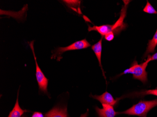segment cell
Returning a JSON list of instances; mask_svg holds the SVG:
<instances>
[{
    "label": "cell",
    "mask_w": 157,
    "mask_h": 117,
    "mask_svg": "<svg viewBox=\"0 0 157 117\" xmlns=\"http://www.w3.org/2000/svg\"><path fill=\"white\" fill-rule=\"evenodd\" d=\"M128 2H127V3L125 4L124 7L122 8L121 11L120 18L113 25L106 24V25L98 26L94 25L93 27L89 26L88 31H98L103 37L111 32H113L114 34H117L121 31L123 30V29L126 27V24L124 23V19L126 16L127 7Z\"/></svg>",
    "instance_id": "6da1fadb"
},
{
    "label": "cell",
    "mask_w": 157,
    "mask_h": 117,
    "mask_svg": "<svg viewBox=\"0 0 157 117\" xmlns=\"http://www.w3.org/2000/svg\"><path fill=\"white\" fill-rule=\"evenodd\" d=\"M157 106V99L151 101H140L138 103L122 112L121 114L144 117L151 110Z\"/></svg>",
    "instance_id": "7a4b0ae2"
},
{
    "label": "cell",
    "mask_w": 157,
    "mask_h": 117,
    "mask_svg": "<svg viewBox=\"0 0 157 117\" xmlns=\"http://www.w3.org/2000/svg\"><path fill=\"white\" fill-rule=\"evenodd\" d=\"M149 62L150 61L147 59L144 63L138 64L137 62L135 61L130 68L124 71L123 74H132L134 79L140 80L143 83H145L147 81V73L146 68Z\"/></svg>",
    "instance_id": "3957f363"
},
{
    "label": "cell",
    "mask_w": 157,
    "mask_h": 117,
    "mask_svg": "<svg viewBox=\"0 0 157 117\" xmlns=\"http://www.w3.org/2000/svg\"><path fill=\"white\" fill-rule=\"evenodd\" d=\"M90 46L91 45L86 39L76 41L73 43L72 44L66 47H59L56 48V50L53 52L54 53L52 55L51 58L52 59L57 58V60L59 61L62 58L61 55L63 53L66 52L67 51L86 49Z\"/></svg>",
    "instance_id": "277c9868"
},
{
    "label": "cell",
    "mask_w": 157,
    "mask_h": 117,
    "mask_svg": "<svg viewBox=\"0 0 157 117\" xmlns=\"http://www.w3.org/2000/svg\"><path fill=\"white\" fill-rule=\"evenodd\" d=\"M34 41H31L29 45L30 46L31 49L33 53V57L35 60V64H36V77L37 81L38 84L39 90L44 92L45 94H48V80L46 77L44 75V73L41 71L40 68L39 66L37 61V58L35 56V52H34L33 44Z\"/></svg>",
    "instance_id": "5b68a950"
},
{
    "label": "cell",
    "mask_w": 157,
    "mask_h": 117,
    "mask_svg": "<svg viewBox=\"0 0 157 117\" xmlns=\"http://www.w3.org/2000/svg\"><path fill=\"white\" fill-rule=\"evenodd\" d=\"M102 109H100L98 106L95 107L99 117H114L118 113L114 111L113 106L112 105L102 104Z\"/></svg>",
    "instance_id": "8992f818"
},
{
    "label": "cell",
    "mask_w": 157,
    "mask_h": 117,
    "mask_svg": "<svg viewBox=\"0 0 157 117\" xmlns=\"http://www.w3.org/2000/svg\"><path fill=\"white\" fill-rule=\"evenodd\" d=\"M90 97L99 101L102 104H108L113 106L117 103V101L114 99L113 96L108 92H105L100 96L91 95Z\"/></svg>",
    "instance_id": "52a82bcc"
},
{
    "label": "cell",
    "mask_w": 157,
    "mask_h": 117,
    "mask_svg": "<svg viewBox=\"0 0 157 117\" xmlns=\"http://www.w3.org/2000/svg\"><path fill=\"white\" fill-rule=\"evenodd\" d=\"M67 107H55L45 115L44 117H68Z\"/></svg>",
    "instance_id": "ba28073f"
},
{
    "label": "cell",
    "mask_w": 157,
    "mask_h": 117,
    "mask_svg": "<svg viewBox=\"0 0 157 117\" xmlns=\"http://www.w3.org/2000/svg\"><path fill=\"white\" fill-rule=\"evenodd\" d=\"M102 40H103V37L101 38V39H100L98 42H97L94 45L92 46L91 47V49L94 52L95 54H96V57L98 60L99 63V66L101 67L102 69V72H103V75L105 78V72L102 67V63H101V56H102Z\"/></svg>",
    "instance_id": "9c48e42d"
},
{
    "label": "cell",
    "mask_w": 157,
    "mask_h": 117,
    "mask_svg": "<svg viewBox=\"0 0 157 117\" xmlns=\"http://www.w3.org/2000/svg\"><path fill=\"white\" fill-rule=\"evenodd\" d=\"M18 93L17 92V98L16 102L15 104L14 105V108L12 110L10 113L8 117H21L22 115L25 112H27V111L21 109V107L19 106V103H18Z\"/></svg>",
    "instance_id": "30bf717a"
},
{
    "label": "cell",
    "mask_w": 157,
    "mask_h": 117,
    "mask_svg": "<svg viewBox=\"0 0 157 117\" xmlns=\"http://www.w3.org/2000/svg\"><path fill=\"white\" fill-rule=\"evenodd\" d=\"M157 46V29L156 33L154 34L153 38L151 40H149L148 46L146 48V52L144 54V57L150 53H153L155 51V47Z\"/></svg>",
    "instance_id": "8fae6325"
},
{
    "label": "cell",
    "mask_w": 157,
    "mask_h": 117,
    "mask_svg": "<svg viewBox=\"0 0 157 117\" xmlns=\"http://www.w3.org/2000/svg\"><path fill=\"white\" fill-rule=\"evenodd\" d=\"M150 95H154L157 96V89L150 90H144V91L139 92H134L130 96L134 97H142Z\"/></svg>",
    "instance_id": "7c38bea8"
},
{
    "label": "cell",
    "mask_w": 157,
    "mask_h": 117,
    "mask_svg": "<svg viewBox=\"0 0 157 117\" xmlns=\"http://www.w3.org/2000/svg\"><path fill=\"white\" fill-rule=\"evenodd\" d=\"M143 11L149 14H157V11L148 1H147V4L144 9Z\"/></svg>",
    "instance_id": "4fadbf2b"
},
{
    "label": "cell",
    "mask_w": 157,
    "mask_h": 117,
    "mask_svg": "<svg viewBox=\"0 0 157 117\" xmlns=\"http://www.w3.org/2000/svg\"><path fill=\"white\" fill-rule=\"evenodd\" d=\"M104 37H105V40L108 41H111L114 38V34L113 32H111V33L107 34Z\"/></svg>",
    "instance_id": "5bb4252c"
},
{
    "label": "cell",
    "mask_w": 157,
    "mask_h": 117,
    "mask_svg": "<svg viewBox=\"0 0 157 117\" xmlns=\"http://www.w3.org/2000/svg\"><path fill=\"white\" fill-rule=\"evenodd\" d=\"M147 59L148 60L150 61H152V60H157V53L152 55V56L148 55Z\"/></svg>",
    "instance_id": "9a60e30c"
},
{
    "label": "cell",
    "mask_w": 157,
    "mask_h": 117,
    "mask_svg": "<svg viewBox=\"0 0 157 117\" xmlns=\"http://www.w3.org/2000/svg\"><path fill=\"white\" fill-rule=\"evenodd\" d=\"M32 117H44L42 113L39 112H35L33 114Z\"/></svg>",
    "instance_id": "2e32d148"
},
{
    "label": "cell",
    "mask_w": 157,
    "mask_h": 117,
    "mask_svg": "<svg viewBox=\"0 0 157 117\" xmlns=\"http://www.w3.org/2000/svg\"><path fill=\"white\" fill-rule=\"evenodd\" d=\"M85 116H86V115H85ZM82 116V117H86V116Z\"/></svg>",
    "instance_id": "e0dca14e"
},
{
    "label": "cell",
    "mask_w": 157,
    "mask_h": 117,
    "mask_svg": "<svg viewBox=\"0 0 157 117\" xmlns=\"http://www.w3.org/2000/svg\"><path fill=\"white\" fill-rule=\"evenodd\" d=\"M146 117V116H144V117Z\"/></svg>",
    "instance_id": "ac0fdd59"
},
{
    "label": "cell",
    "mask_w": 157,
    "mask_h": 117,
    "mask_svg": "<svg viewBox=\"0 0 157 117\" xmlns=\"http://www.w3.org/2000/svg\"><path fill=\"white\" fill-rule=\"evenodd\" d=\"M25 117V116H23V117Z\"/></svg>",
    "instance_id": "d6986e66"
}]
</instances>
